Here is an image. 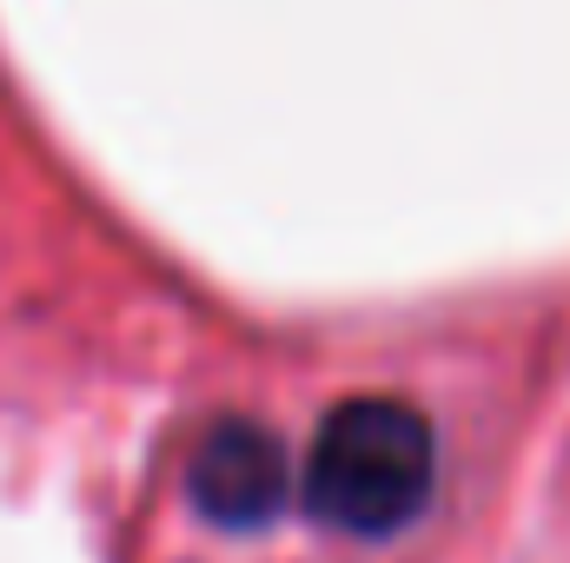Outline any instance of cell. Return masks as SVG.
<instances>
[{"label":"cell","instance_id":"6da1fadb","mask_svg":"<svg viewBox=\"0 0 570 563\" xmlns=\"http://www.w3.org/2000/svg\"><path fill=\"white\" fill-rule=\"evenodd\" d=\"M438 444L431 424L399 398H352L318 424L305 504L345 537H392L431 504Z\"/></svg>","mask_w":570,"mask_h":563},{"label":"cell","instance_id":"7a4b0ae2","mask_svg":"<svg viewBox=\"0 0 570 563\" xmlns=\"http://www.w3.org/2000/svg\"><path fill=\"white\" fill-rule=\"evenodd\" d=\"M285 484L292 477H285L279 437L253 418H219L199 437L193 464H186V491H193V504L219 531H259V524H273L285 511Z\"/></svg>","mask_w":570,"mask_h":563}]
</instances>
